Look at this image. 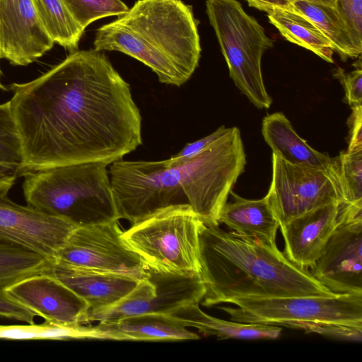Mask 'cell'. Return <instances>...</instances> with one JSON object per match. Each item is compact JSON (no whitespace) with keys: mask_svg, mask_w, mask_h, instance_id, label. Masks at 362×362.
I'll return each instance as SVG.
<instances>
[{"mask_svg":"<svg viewBox=\"0 0 362 362\" xmlns=\"http://www.w3.org/2000/svg\"><path fill=\"white\" fill-rule=\"evenodd\" d=\"M94 49L117 51L149 67L160 83L180 86L197 68L202 47L198 21L181 0H137L99 28Z\"/></svg>","mask_w":362,"mask_h":362,"instance_id":"3","label":"cell"},{"mask_svg":"<svg viewBox=\"0 0 362 362\" xmlns=\"http://www.w3.org/2000/svg\"><path fill=\"white\" fill-rule=\"evenodd\" d=\"M108 165L83 163L27 173L23 183L27 205L76 227L118 221Z\"/></svg>","mask_w":362,"mask_h":362,"instance_id":"4","label":"cell"},{"mask_svg":"<svg viewBox=\"0 0 362 362\" xmlns=\"http://www.w3.org/2000/svg\"><path fill=\"white\" fill-rule=\"evenodd\" d=\"M267 17L286 40L304 47L333 63L334 47L329 40L309 18L293 9L274 8Z\"/></svg>","mask_w":362,"mask_h":362,"instance_id":"24","label":"cell"},{"mask_svg":"<svg viewBox=\"0 0 362 362\" xmlns=\"http://www.w3.org/2000/svg\"><path fill=\"white\" fill-rule=\"evenodd\" d=\"M238 308L221 306L230 320L276 325L284 322H325L362 327V296H303L282 298L241 297Z\"/></svg>","mask_w":362,"mask_h":362,"instance_id":"9","label":"cell"},{"mask_svg":"<svg viewBox=\"0 0 362 362\" xmlns=\"http://www.w3.org/2000/svg\"><path fill=\"white\" fill-rule=\"evenodd\" d=\"M328 170L337 182L342 203L362 204V150H346L331 158Z\"/></svg>","mask_w":362,"mask_h":362,"instance_id":"27","label":"cell"},{"mask_svg":"<svg viewBox=\"0 0 362 362\" xmlns=\"http://www.w3.org/2000/svg\"><path fill=\"white\" fill-rule=\"evenodd\" d=\"M310 272L333 293L362 296V204H341L337 227Z\"/></svg>","mask_w":362,"mask_h":362,"instance_id":"13","label":"cell"},{"mask_svg":"<svg viewBox=\"0 0 362 362\" xmlns=\"http://www.w3.org/2000/svg\"><path fill=\"white\" fill-rule=\"evenodd\" d=\"M75 21L85 29L94 21L119 16L129 9L122 0H62Z\"/></svg>","mask_w":362,"mask_h":362,"instance_id":"28","label":"cell"},{"mask_svg":"<svg viewBox=\"0 0 362 362\" xmlns=\"http://www.w3.org/2000/svg\"><path fill=\"white\" fill-rule=\"evenodd\" d=\"M96 326L107 333L110 340L162 341L197 340L200 338L168 315L160 313H146L100 321Z\"/></svg>","mask_w":362,"mask_h":362,"instance_id":"19","label":"cell"},{"mask_svg":"<svg viewBox=\"0 0 362 362\" xmlns=\"http://www.w3.org/2000/svg\"><path fill=\"white\" fill-rule=\"evenodd\" d=\"M0 163L21 168L23 156L10 102L0 104Z\"/></svg>","mask_w":362,"mask_h":362,"instance_id":"29","label":"cell"},{"mask_svg":"<svg viewBox=\"0 0 362 362\" xmlns=\"http://www.w3.org/2000/svg\"><path fill=\"white\" fill-rule=\"evenodd\" d=\"M0 59H1V57H0ZM1 76H2V71L0 68V90H8L7 87L4 86L1 83Z\"/></svg>","mask_w":362,"mask_h":362,"instance_id":"40","label":"cell"},{"mask_svg":"<svg viewBox=\"0 0 362 362\" xmlns=\"http://www.w3.org/2000/svg\"><path fill=\"white\" fill-rule=\"evenodd\" d=\"M352 113L349 119V139L347 151L362 150V106L351 107Z\"/></svg>","mask_w":362,"mask_h":362,"instance_id":"36","label":"cell"},{"mask_svg":"<svg viewBox=\"0 0 362 362\" xmlns=\"http://www.w3.org/2000/svg\"><path fill=\"white\" fill-rule=\"evenodd\" d=\"M249 6L268 12L274 8L293 9L291 0H246Z\"/></svg>","mask_w":362,"mask_h":362,"instance_id":"38","label":"cell"},{"mask_svg":"<svg viewBox=\"0 0 362 362\" xmlns=\"http://www.w3.org/2000/svg\"><path fill=\"white\" fill-rule=\"evenodd\" d=\"M168 315L182 326L194 327L205 336H214L219 340L276 339L282 328L262 323H243L225 320L204 313L198 303L182 305Z\"/></svg>","mask_w":362,"mask_h":362,"instance_id":"21","label":"cell"},{"mask_svg":"<svg viewBox=\"0 0 362 362\" xmlns=\"http://www.w3.org/2000/svg\"><path fill=\"white\" fill-rule=\"evenodd\" d=\"M245 164L240 132L234 127L199 153L171 168L202 222L218 226L221 209Z\"/></svg>","mask_w":362,"mask_h":362,"instance_id":"7","label":"cell"},{"mask_svg":"<svg viewBox=\"0 0 362 362\" xmlns=\"http://www.w3.org/2000/svg\"><path fill=\"white\" fill-rule=\"evenodd\" d=\"M7 88L21 176L60 165H110L142 144L130 86L101 51L76 50L35 79Z\"/></svg>","mask_w":362,"mask_h":362,"instance_id":"1","label":"cell"},{"mask_svg":"<svg viewBox=\"0 0 362 362\" xmlns=\"http://www.w3.org/2000/svg\"><path fill=\"white\" fill-rule=\"evenodd\" d=\"M341 204L332 202L280 225L284 255L302 268L313 267L337 227Z\"/></svg>","mask_w":362,"mask_h":362,"instance_id":"17","label":"cell"},{"mask_svg":"<svg viewBox=\"0 0 362 362\" xmlns=\"http://www.w3.org/2000/svg\"><path fill=\"white\" fill-rule=\"evenodd\" d=\"M202 304L241 297L335 296L310 271L291 262L276 243L204 223L199 232Z\"/></svg>","mask_w":362,"mask_h":362,"instance_id":"2","label":"cell"},{"mask_svg":"<svg viewBox=\"0 0 362 362\" xmlns=\"http://www.w3.org/2000/svg\"><path fill=\"white\" fill-rule=\"evenodd\" d=\"M122 233L118 221L76 227L53 259L137 281L146 279L148 276L146 265L126 243Z\"/></svg>","mask_w":362,"mask_h":362,"instance_id":"10","label":"cell"},{"mask_svg":"<svg viewBox=\"0 0 362 362\" xmlns=\"http://www.w3.org/2000/svg\"><path fill=\"white\" fill-rule=\"evenodd\" d=\"M49 264L43 255L21 245L0 239V289L43 273Z\"/></svg>","mask_w":362,"mask_h":362,"instance_id":"26","label":"cell"},{"mask_svg":"<svg viewBox=\"0 0 362 362\" xmlns=\"http://www.w3.org/2000/svg\"><path fill=\"white\" fill-rule=\"evenodd\" d=\"M204 223L189 204L162 209L123 231L129 246L152 269L199 274V232Z\"/></svg>","mask_w":362,"mask_h":362,"instance_id":"6","label":"cell"},{"mask_svg":"<svg viewBox=\"0 0 362 362\" xmlns=\"http://www.w3.org/2000/svg\"><path fill=\"white\" fill-rule=\"evenodd\" d=\"M0 316L33 325L37 315L16 300L6 290L0 289Z\"/></svg>","mask_w":362,"mask_h":362,"instance_id":"34","label":"cell"},{"mask_svg":"<svg viewBox=\"0 0 362 362\" xmlns=\"http://www.w3.org/2000/svg\"><path fill=\"white\" fill-rule=\"evenodd\" d=\"M356 66V65H354ZM334 77L342 84L345 92V102L351 107L362 105V69L361 63L356 69L346 73L339 67L334 70Z\"/></svg>","mask_w":362,"mask_h":362,"instance_id":"32","label":"cell"},{"mask_svg":"<svg viewBox=\"0 0 362 362\" xmlns=\"http://www.w3.org/2000/svg\"><path fill=\"white\" fill-rule=\"evenodd\" d=\"M229 129L230 127L227 128L223 125L209 135L194 142L187 144L186 146L176 155L170 157L169 159L165 160L166 165L168 167H175L182 165L195 155L199 153L209 147L216 140L226 134Z\"/></svg>","mask_w":362,"mask_h":362,"instance_id":"33","label":"cell"},{"mask_svg":"<svg viewBox=\"0 0 362 362\" xmlns=\"http://www.w3.org/2000/svg\"><path fill=\"white\" fill-rule=\"evenodd\" d=\"M76 227L64 218L0 196V239L30 249L49 262Z\"/></svg>","mask_w":362,"mask_h":362,"instance_id":"14","label":"cell"},{"mask_svg":"<svg viewBox=\"0 0 362 362\" xmlns=\"http://www.w3.org/2000/svg\"><path fill=\"white\" fill-rule=\"evenodd\" d=\"M37 16L54 43L74 52L84 30L78 24L62 0H32Z\"/></svg>","mask_w":362,"mask_h":362,"instance_id":"25","label":"cell"},{"mask_svg":"<svg viewBox=\"0 0 362 362\" xmlns=\"http://www.w3.org/2000/svg\"><path fill=\"white\" fill-rule=\"evenodd\" d=\"M6 291L45 322L59 326L85 325L87 302L46 272L27 277Z\"/></svg>","mask_w":362,"mask_h":362,"instance_id":"15","label":"cell"},{"mask_svg":"<svg viewBox=\"0 0 362 362\" xmlns=\"http://www.w3.org/2000/svg\"><path fill=\"white\" fill-rule=\"evenodd\" d=\"M265 197L279 226L327 204H343L328 170L291 164L273 153L272 178Z\"/></svg>","mask_w":362,"mask_h":362,"instance_id":"12","label":"cell"},{"mask_svg":"<svg viewBox=\"0 0 362 362\" xmlns=\"http://www.w3.org/2000/svg\"><path fill=\"white\" fill-rule=\"evenodd\" d=\"M276 326L304 330L323 337L347 341L361 342L362 327L325 322H284Z\"/></svg>","mask_w":362,"mask_h":362,"instance_id":"31","label":"cell"},{"mask_svg":"<svg viewBox=\"0 0 362 362\" xmlns=\"http://www.w3.org/2000/svg\"><path fill=\"white\" fill-rule=\"evenodd\" d=\"M206 12L236 87L257 108H269L261 64L273 41L238 0H206Z\"/></svg>","mask_w":362,"mask_h":362,"instance_id":"5","label":"cell"},{"mask_svg":"<svg viewBox=\"0 0 362 362\" xmlns=\"http://www.w3.org/2000/svg\"><path fill=\"white\" fill-rule=\"evenodd\" d=\"M310 2L327 5L329 6H334L337 8L338 0H304Z\"/></svg>","mask_w":362,"mask_h":362,"instance_id":"39","label":"cell"},{"mask_svg":"<svg viewBox=\"0 0 362 362\" xmlns=\"http://www.w3.org/2000/svg\"><path fill=\"white\" fill-rule=\"evenodd\" d=\"M108 173L119 217L132 224L168 207L189 204L165 160L121 159L110 164Z\"/></svg>","mask_w":362,"mask_h":362,"instance_id":"8","label":"cell"},{"mask_svg":"<svg viewBox=\"0 0 362 362\" xmlns=\"http://www.w3.org/2000/svg\"><path fill=\"white\" fill-rule=\"evenodd\" d=\"M54 42L42 25L32 0H0V57L13 66H27Z\"/></svg>","mask_w":362,"mask_h":362,"instance_id":"16","label":"cell"},{"mask_svg":"<svg viewBox=\"0 0 362 362\" xmlns=\"http://www.w3.org/2000/svg\"><path fill=\"white\" fill-rule=\"evenodd\" d=\"M59 280L89 305L88 311L107 307L129 293L139 281L124 275L86 269L53 259L45 272Z\"/></svg>","mask_w":362,"mask_h":362,"instance_id":"18","label":"cell"},{"mask_svg":"<svg viewBox=\"0 0 362 362\" xmlns=\"http://www.w3.org/2000/svg\"><path fill=\"white\" fill-rule=\"evenodd\" d=\"M72 330L67 326L45 322L42 325H0V339H69Z\"/></svg>","mask_w":362,"mask_h":362,"instance_id":"30","label":"cell"},{"mask_svg":"<svg viewBox=\"0 0 362 362\" xmlns=\"http://www.w3.org/2000/svg\"><path fill=\"white\" fill-rule=\"evenodd\" d=\"M20 176L19 168L0 163V196H7L16 180Z\"/></svg>","mask_w":362,"mask_h":362,"instance_id":"37","label":"cell"},{"mask_svg":"<svg viewBox=\"0 0 362 362\" xmlns=\"http://www.w3.org/2000/svg\"><path fill=\"white\" fill-rule=\"evenodd\" d=\"M293 10L312 21L329 40L341 60L361 56L359 45L348 23L334 6L304 0H291Z\"/></svg>","mask_w":362,"mask_h":362,"instance_id":"23","label":"cell"},{"mask_svg":"<svg viewBox=\"0 0 362 362\" xmlns=\"http://www.w3.org/2000/svg\"><path fill=\"white\" fill-rule=\"evenodd\" d=\"M148 276L116 303L88 311L85 325L146 314L168 315L177 308L202 300L205 287L199 274H181L147 267Z\"/></svg>","mask_w":362,"mask_h":362,"instance_id":"11","label":"cell"},{"mask_svg":"<svg viewBox=\"0 0 362 362\" xmlns=\"http://www.w3.org/2000/svg\"><path fill=\"white\" fill-rule=\"evenodd\" d=\"M262 133L272 153L291 164L328 170L331 158L308 145L281 112L264 117Z\"/></svg>","mask_w":362,"mask_h":362,"instance_id":"20","label":"cell"},{"mask_svg":"<svg viewBox=\"0 0 362 362\" xmlns=\"http://www.w3.org/2000/svg\"><path fill=\"white\" fill-rule=\"evenodd\" d=\"M337 8L362 46V0H338Z\"/></svg>","mask_w":362,"mask_h":362,"instance_id":"35","label":"cell"},{"mask_svg":"<svg viewBox=\"0 0 362 362\" xmlns=\"http://www.w3.org/2000/svg\"><path fill=\"white\" fill-rule=\"evenodd\" d=\"M233 201L226 202L219 215V223L238 233L256 237L276 243L279 223L266 197L260 199L243 198L231 191Z\"/></svg>","mask_w":362,"mask_h":362,"instance_id":"22","label":"cell"}]
</instances>
